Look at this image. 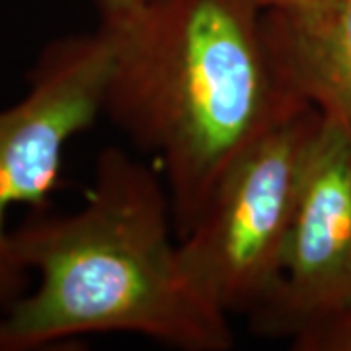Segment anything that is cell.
I'll return each mask as SVG.
<instances>
[{
  "mask_svg": "<svg viewBox=\"0 0 351 351\" xmlns=\"http://www.w3.org/2000/svg\"><path fill=\"white\" fill-rule=\"evenodd\" d=\"M260 0H152L110 27L104 113L158 154L178 240L242 152L302 108L277 71Z\"/></svg>",
  "mask_w": 351,
  "mask_h": 351,
  "instance_id": "6da1fadb",
  "label": "cell"
},
{
  "mask_svg": "<svg viewBox=\"0 0 351 351\" xmlns=\"http://www.w3.org/2000/svg\"><path fill=\"white\" fill-rule=\"evenodd\" d=\"M172 230L158 174L121 149H104L80 211L38 215L12 232L20 262L41 283L0 316V351L100 332L182 351L230 350L228 314L191 277Z\"/></svg>",
  "mask_w": 351,
  "mask_h": 351,
  "instance_id": "7a4b0ae2",
  "label": "cell"
},
{
  "mask_svg": "<svg viewBox=\"0 0 351 351\" xmlns=\"http://www.w3.org/2000/svg\"><path fill=\"white\" fill-rule=\"evenodd\" d=\"M322 113L306 106L252 143L178 240L191 277L228 316L252 320L274 299Z\"/></svg>",
  "mask_w": 351,
  "mask_h": 351,
  "instance_id": "3957f363",
  "label": "cell"
},
{
  "mask_svg": "<svg viewBox=\"0 0 351 351\" xmlns=\"http://www.w3.org/2000/svg\"><path fill=\"white\" fill-rule=\"evenodd\" d=\"M115 41L110 27L47 45L22 100L0 112V304L24 297L25 269L6 228L16 205L43 209L59 186L69 141L104 113Z\"/></svg>",
  "mask_w": 351,
  "mask_h": 351,
  "instance_id": "277c9868",
  "label": "cell"
},
{
  "mask_svg": "<svg viewBox=\"0 0 351 351\" xmlns=\"http://www.w3.org/2000/svg\"><path fill=\"white\" fill-rule=\"evenodd\" d=\"M351 306V135L322 115L295 213L283 277L248 324L271 338H295Z\"/></svg>",
  "mask_w": 351,
  "mask_h": 351,
  "instance_id": "5b68a950",
  "label": "cell"
},
{
  "mask_svg": "<svg viewBox=\"0 0 351 351\" xmlns=\"http://www.w3.org/2000/svg\"><path fill=\"white\" fill-rule=\"evenodd\" d=\"M263 25L285 84L351 135V0L265 10Z\"/></svg>",
  "mask_w": 351,
  "mask_h": 351,
  "instance_id": "8992f818",
  "label": "cell"
},
{
  "mask_svg": "<svg viewBox=\"0 0 351 351\" xmlns=\"http://www.w3.org/2000/svg\"><path fill=\"white\" fill-rule=\"evenodd\" d=\"M289 343L297 351H351V306L320 318Z\"/></svg>",
  "mask_w": 351,
  "mask_h": 351,
  "instance_id": "52a82bcc",
  "label": "cell"
},
{
  "mask_svg": "<svg viewBox=\"0 0 351 351\" xmlns=\"http://www.w3.org/2000/svg\"><path fill=\"white\" fill-rule=\"evenodd\" d=\"M151 2L152 0H96L101 14V22H117Z\"/></svg>",
  "mask_w": 351,
  "mask_h": 351,
  "instance_id": "ba28073f",
  "label": "cell"
},
{
  "mask_svg": "<svg viewBox=\"0 0 351 351\" xmlns=\"http://www.w3.org/2000/svg\"><path fill=\"white\" fill-rule=\"evenodd\" d=\"M265 10H281V8H293V6H301L308 0H260Z\"/></svg>",
  "mask_w": 351,
  "mask_h": 351,
  "instance_id": "9c48e42d",
  "label": "cell"
}]
</instances>
